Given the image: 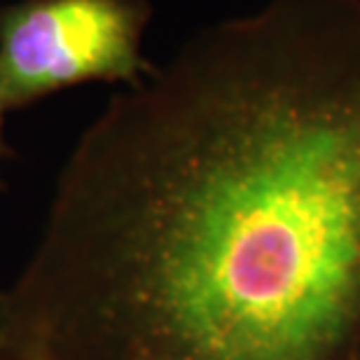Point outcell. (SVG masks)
<instances>
[{
  "label": "cell",
  "instance_id": "6da1fadb",
  "mask_svg": "<svg viewBox=\"0 0 360 360\" xmlns=\"http://www.w3.org/2000/svg\"><path fill=\"white\" fill-rule=\"evenodd\" d=\"M7 309V360H360V0H271L117 94Z\"/></svg>",
  "mask_w": 360,
  "mask_h": 360
},
{
  "label": "cell",
  "instance_id": "7a4b0ae2",
  "mask_svg": "<svg viewBox=\"0 0 360 360\" xmlns=\"http://www.w3.org/2000/svg\"><path fill=\"white\" fill-rule=\"evenodd\" d=\"M146 0H19L0 7V174L14 110L84 82L136 84L150 73Z\"/></svg>",
  "mask_w": 360,
  "mask_h": 360
},
{
  "label": "cell",
  "instance_id": "3957f363",
  "mask_svg": "<svg viewBox=\"0 0 360 360\" xmlns=\"http://www.w3.org/2000/svg\"><path fill=\"white\" fill-rule=\"evenodd\" d=\"M7 326H10L7 288H0V360H7Z\"/></svg>",
  "mask_w": 360,
  "mask_h": 360
}]
</instances>
